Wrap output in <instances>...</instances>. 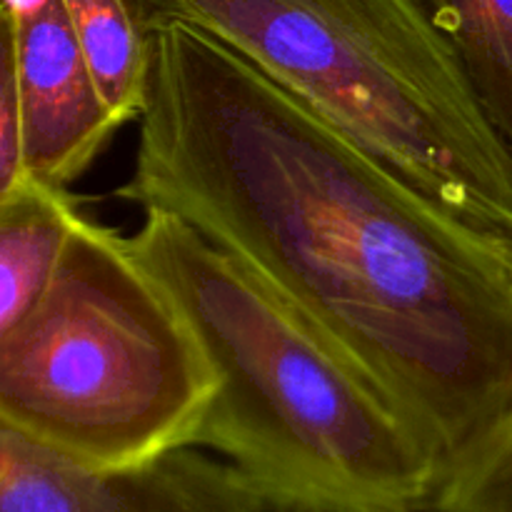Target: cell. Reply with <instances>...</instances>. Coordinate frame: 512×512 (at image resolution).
I'll return each mask as SVG.
<instances>
[{
    "label": "cell",
    "mask_w": 512,
    "mask_h": 512,
    "mask_svg": "<svg viewBox=\"0 0 512 512\" xmlns=\"http://www.w3.org/2000/svg\"><path fill=\"white\" fill-rule=\"evenodd\" d=\"M0 512H275L228 460L178 448L128 468L75 463L0 425Z\"/></svg>",
    "instance_id": "obj_5"
},
{
    "label": "cell",
    "mask_w": 512,
    "mask_h": 512,
    "mask_svg": "<svg viewBox=\"0 0 512 512\" xmlns=\"http://www.w3.org/2000/svg\"><path fill=\"white\" fill-rule=\"evenodd\" d=\"M23 178V118L15 55L10 40L0 35V195L10 193Z\"/></svg>",
    "instance_id": "obj_11"
},
{
    "label": "cell",
    "mask_w": 512,
    "mask_h": 512,
    "mask_svg": "<svg viewBox=\"0 0 512 512\" xmlns=\"http://www.w3.org/2000/svg\"><path fill=\"white\" fill-rule=\"evenodd\" d=\"M135 255L220 388L195 438L275 512H418L445 468L393 398L288 300L180 215L145 208Z\"/></svg>",
    "instance_id": "obj_2"
},
{
    "label": "cell",
    "mask_w": 512,
    "mask_h": 512,
    "mask_svg": "<svg viewBox=\"0 0 512 512\" xmlns=\"http://www.w3.org/2000/svg\"><path fill=\"white\" fill-rule=\"evenodd\" d=\"M93 78L120 123L143 115L153 75L155 0H63Z\"/></svg>",
    "instance_id": "obj_8"
},
{
    "label": "cell",
    "mask_w": 512,
    "mask_h": 512,
    "mask_svg": "<svg viewBox=\"0 0 512 512\" xmlns=\"http://www.w3.org/2000/svg\"><path fill=\"white\" fill-rule=\"evenodd\" d=\"M50 3H53V0H3V10H0V15H5V18L10 20H23V18H30V15L40 13L43 8H48Z\"/></svg>",
    "instance_id": "obj_12"
},
{
    "label": "cell",
    "mask_w": 512,
    "mask_h": 512,
    "mask_svg": "<svg viewBox=\"0 0 512 512\" xmlns=\"http://www.w3.org/2000/svg\"><path fill=\"white\" fill-rule=\"evenodd\" d=\"M80 220L68 188L30 175L0 195V333L43 298Z\"/></svg>",
    "instance_id": "obj_7"
},
{
    "label": "cell",
    "mask_w": 512,
    "mask_h": 512,
    "mask_svg": "<svg viewBox=\"0 0 512 512\" xmlns=\"http://www.w3.org/2000/svg\"><path fill=\"white\" fill-rule=\"evenodd\" d=\"M115 195L180 215L288 300L398 403L445 478L512 413V245L178 15L158 10Z\"/></svg>",
    "instance_id": "obj_1"
},
{
    "label": "cell",
    "mask_w": 512,
    "mask_h": 512,
    "mask_svg": "<svg viewBox=\"0 0 512 512\" xmlns=\"http://www.w3.org/2000/svg\"><path fill=\"white\" fill-rule=\"evenodd\" d=\"M512 245V150L418 0H155Z\"/></svg>",
    "instance_id": "obj_3"
},
{
    "label": "cell",
    "mask_w": 512,
    "mask_h": 512,
    "mask_svg": "<svg viewBox=\"0 0 512 512\" xmlns=\"http://www.w3.org/2000/svg\"><path fill=\"white\" fill-rule=\"evenodd\" d=\"M218 388L130 238L88 218L43 298L0 333V425L90 468L195 448Z\"/></svg>",
    "instance_id": "obj_4"
},
{
    "label": "cell",
    "mask_w": 512,
    "mask_h": 512,
    "mask_svg": "<svg viewBox=\"0 0 512 512\" xmlns=\"http://www.w3.org/2000/svg\"><path fill=\"white\" fill-rule=\"evenodd\" d=\"M435 512H512V413L448 473Z\"/></svg>",
    "instance_id": "obj_10"
},
{
    "label": "cell",
    "mask_w": 512,
    "mask_h": 512,
    "mask_svg": "<svg viewBox=\"0 0 512 512\" xmlns=\"http://www.w3.org/2000/svg\"><path fill=\"white\" fill-rule=\"evenodd\" d=\"M512 150V0H418Z\"/></svg>",
    "instance_id": "obj_9"
},
{
    "label": "cell",
    "mask_w": 512,
    "mask_h": 512,
    "mask_svg": "<svg viewBox=\"0 0 512 512\" xmlns=\"http://www.w3.org/2000/svg\"><path fill=\"white\" fill-rule=\"evenodd\" d=\"M13 45L25 175L68 188L123 128L105 103L63 0L23 20L0 15Z\"/></svg>",
    "instance_id": "obj_6"
}]
</instances>
